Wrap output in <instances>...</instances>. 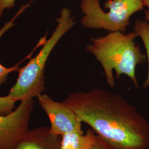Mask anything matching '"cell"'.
I'll return each instance as SVG.
<instances>
[{"instance_id":"6da1fadb","label":"cell","mask_w":149,"mask_h":149,"mask_svg":"<svg viewBox=\"0 0 149 149\" xmlns=\"http://www.w3.org/2000/svg\"><path fill=\"white\" fill-rule=\"evenodd\" d=\"M82 123L120 149H149V121L119 95L102 88L71 93L64 101Z\"/></svg>"},{"instance_id":"7a4b0ae2","label":"cell","mask_w":149,"mask_h":149,"mask_svg":"<svg viewBox=\"0 0 149 149\" xmlns=\"http://www.w3.org/2000/svg\"><path fill=\"white\" fill-rule=\"evenodd\" d=\"M137 37L134 32L128 34L119 31L109 32L104 36L91 38V43L86 47V50L101 64L107 83L112 88L115 86L113 70L117 79L125 74L136 88L139 87L135 70L138 65L145 64L147 59L135 42Z\"/></svg>"},{"instance_id":"3957f363","label":"cell","mask_w":149,"mask_h":149,"mask_svg":"<svg viewBox=\"0 0 149 149\" xmlns=\"http://www.w3.org/2000/svg\"><path fill=\"white\" fill-rule=\"evenodd\" d=\"M57 26L51 37L45 39L39 53L19 72L16 84L8 95L17 101L38 97L45 90V68L48 58L60 39L76 24L68 8H63L56 19Z\"/></svg>"},{"instance_id":"277c9868","label":"cell","mask_w":149,"mask_h":149,"mask_svg":"<svg viewBox=\"0 0 149 149\" xmlns=\"http://www.w3.org/2000/svg\"><path fill=\"white\" fill-rule=\"evenodd\" d=\"M80 9L84 16L81 23L90 29H103L111 32H125L130 25V17L144 10L143 0H108L104 11L100 0H81Z\"/></svg>"},{"instance_id":"5b68a950","label":"cell","mask_w":149,"mask_h":149,"mask_svg":"<svg viewBox=\"0 0 149 149\" xmlns=\"http://www.w3.org/2000/svg\"><path fill=\"white\" fill-rule=\"evenodd\" d=\"M34 108L33 99L21 101L16 109L0 114V149H12L29 130Z\"/></svg>"},{"instance_id":"8992f818","label":"cell","mask_w":149,"mask_h":149,"mask_svg":"<svg viewBox=\"0 0 149 149\" xmlns=\"http://www.w3.org/2000/svg\"><path fill=\"white\" fill-rule=\"evenodd\" d=\"M39 104L48 116L50 122V131L62 136L74 132H84L82 122L74 111L64 102L55 101L50 96L42 94L37 97Z\"/></svg>"},{"instance_id":"52a82bcc","label":"cell","mask_w":149,"mask_h":149,"mask_svg":"<svg viewBox=\"0 0 149 149\" xmlns=\"http://www.w3.org/2000/svg\"><path fill=\"white\" fill-rule=\"evenodd\" d=\"M61 139L49 127H40L28 130L12 149H60Z\"/></svg>"},{"instance_id":"ba28073f","label":"cell","mask_w":149,"mask_h":149,"mask_svg":"<svg viewBox=\"0 0 149 149\" xmlns=\"http://www.w3.org/2000/svg\"><path fill=\"white\" fill-rule=\"evenodd\" d=\"M96 134L92 129L84 132H74L61 136L60 149H91L96 141Z\"/></svg>"},{"instance_id":"9c48e42d","label":"cell","mask_w":149,"mask_h":149,"mask_svg":"<svg viewBox=\"0 0 149 149\" xmlns=\"http://www.w3.org/2000/svg\"><path fill=\"white\" fill-rule=\"evenodd\" d=\"M134 29L138 37L140 38L141 39L146 50L148 69L147 76L143 84V87L146 88L149 87V22L146 20L138 19L135 22Z\"/></svg>"},{"instance_id":"30bf717a","label":"cell","mask_w":149,"mask_h":149,"mask_svg":"<svg viewBox=\"0 0 149 149\" xmlns=\"http://www.w3.org/2000/svg\"><path fill=\"white\" fill-rule=\"evenodd\" d=\"M16 17V16L13 19L8 22V23H6L5 26L0 29V38L6 32H7L8 29H10L11 28V27L13 26V25H14L13 22H14V20ZM19 64L16 65L15 66H14L12 68H6L5 66H3V65H2L0 63V87L5 82L6 80L7 79V77L9 74H10L12 72H19L20 71L21 69H20L19 68Z\"/></svg>"},{"instance_id":"8fae6325","label":"cell","mask_w":149,"mask_h":149,"mask_svg":"<svg viewBox=\"0 0 149 149\" xmlns=\"http://www.w3.org/2000/svg\"><path fill=\"white\" fill-rule=\"evenodd\" d=\"M16 100L8 95L0 97V114L5 115L12 112L15 108Z\"/></svg>"},{"instance_id":"7c38bea8","label":"cell","mask_w":149,"mask_h":149,"mask_svg":"<svg viewBox=\"0 0 149 149\" xmlns=\"http://www.w3.org/2000/svg\"><path fill=\"white\" fill-rule=\"evenodd\" d=\"M91 149H120L96 134V141Z\"/></svg>"},{"instance_id":"4fadbf2b","label":"cell","mask_w":149,"mask_h":149,"mask_svg":"<svg viewBox=\"0 0 149 149\" xmlns=\"http://www.w3.org/2000/svg\"><path fill=\"white\" fill-rule=\"evenodd\" d=\"M17 0H0V17L6 10L10 9L15 6Z\"/></svg>"},{"instance_id":"5bb4252c","label":"cell","mask_w":149,"mask_h":149,"mask_svg":"<svg viewBox=\"0 0 149 149\" xmlns=\"http://www.w3.org/2000/svg\"><path fill=\"white\" fill-rule=\"evenodd\" d=\"M144 6L147 7V10L145 11V20L149 22V0H143Z\"/></svg>"}]
</instances>
